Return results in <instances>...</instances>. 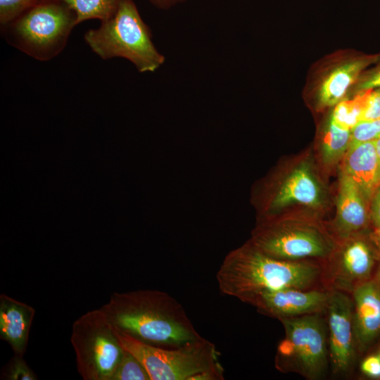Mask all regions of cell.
Returning <instances> with one entry per match:
<instances>
[{
	"mask_svg": "<svg viewBox=\"0 0 380 380\" xmlns=\"http://www.w3.org/2000/svg\"><path fill=\"white\" fill-rule=\"evenodd\" d=\"M369 220V203L355 182L342 172L336 205L338 232L349 238L365 229Z\"/></svg>",
	"mask_w": 380,
	"mask_h": 380,
	"instance_id": "obj_15",
	"label": "cell"
},
{
	"mask_svg": "<svg viewBox=\"0 0 380 380\" xmlns=\"http://www.w3.org/2000/svg\"><path fill=\"white\" fill-rule=\"evenodd\" d=\"M70 342L84 380L111 379L125 350L101 308L88 311L73 322Z\"/></svg>",
	"mask_w": 380,
	"mask_h": 380,
	"instance_id": "obj_6",
	"label": "cell"
},
{
	"mask_svg": "<svg viewBox=\"0 0 380 380\" xmlns=\"http://www.w3.org/2000/svg\"><path fill=\"white\" fill-rule=\"evenodd\" d=\"M84 39L91 51L103 60L125 58L140 72H154L165 61L132 0H125L114 15L102 21L98 28L88 30Z\"/></svg>",
	"mask_w": 380,
	"mask_h": 380,
	"instance_id": "obj_4",
	"label": "cell"
},
{
	"mask_svg": "<svg viewBox=\"0 0 380 380\" xmlns=\"http://www.w3.org/2000/svg\"><path fill=\"white\" fill-rule=\"evenodd\" d=\"M369 217L374 229L380 227V186L371 200Z\"/></svg>",
	"mask_w": 380,
	"mask_h": 380,
	"instance_id": "obj_28",
	"label": "cell"
},
{
	"mask_svg": "<svg viewBox=\"0 0 380 380\" xmlns=\"http://www.w3.org/2000/svg\"><path fill=\"white\" fill-rule=\"evenodd\" d=\"M321 273V267L316 264L277 259L248 241L226 255L216 278L222 293L253 305L268 292L286 288L307 289Z\"/></svg>",
	"mask_w": 380,
	"mask_h": 380,
	"instance_id": "obj_2",
	"label": "cell"
},
{
	"mask_svg": "<svg viewBox=\"0 0 380 380\" xmlns=\"http://www.w3.org/2000/svg\"><path fill=\"white\" fill-rule=\"evenodd\" d=\"M369 90L354 94L338 103L331 112L330 119L338 127L351 130L360 120L365 108Z\"/></svg>",
	"mask_w": 380,
	"mask_h": 380,
	"instance_id": "obj_20",
	"label": "cell"
},
{
	"mask_svg": "<svg viewBox=\"0 0 380 380\" xmlns=\"http://www.w3.org/2000/svg\"><path fill=\"white\" fill-rule=\"evenodd\" d=\"M379 61L377 65L362 74L351 91L354 94L380 88V58Z\"/></svg>",
	"mask_w": 380,
	"mask_h": 380,
	"instance_id": "obj_25",
	"label": "cell"
},
{
	"mask_svg": "<svg viewBox=\"0 0 380 380\" xmlns=\"http://www.w3.org/2000/svg\"><path fill=\"white\" fill-rule=\"evenodd\" d=\"M378 259L380 254L372 241L355 235L349 237L331 269L336 289L353 292L357 286L372 279Z\"/></svg>",
	"mask_w": 380,
	"mask_h": 380,
	"instance_id": "obj_11",
	"label": "cell"
},
{
	"mask_svg": "<svg viewBox=\"0 0 380 380\" xmlns=\"http://www.w3.org/2000/svg\"><path fill=\"white\" fill-rule=\"evenodd\" d=\"M249 242L267 255L289 261L325 258L334 248L332 240L321 227L298 220L263 222L253 232Z\"/></svg>",
	"mask_w": 380,
	"mask_h": 380,
	"instance_id": "obj_7",
	"label": "cell"
},
{
	"mask_svg": "<svg viewBox=\"0 0 380 380\" xmlns=\"http://www.w3.org/2000/svg\"><path fill=\"white\" fill-rule=\"evenodd\" d=\"M380 138V119L360 120L350 130V146L376 141Z\"/></svg>",
	"mask_w": 380,
	"mask_h": 380,
	"instance_id": "obj_23",
	"label": "cell"
},
{
	"mask_svg": "<svg viewBox=\"0 0 380 380\" xmlns=\"http://www.w3.org/2000/svg\"><path fill=\"white\" fill-rule=\"evenodd\" d=\"M328 312V348L333 372H347L355 357L357 348L353 327V303L343 291L329 293Z\"/></svg>",
	"mask_w": 380,
	"mask_h": 380,
	"instance_id": "obj_10",
	"label": "cell"
},
{
	"mask_svg": "<svg viewBox=\"0 0 380 380\" xmlns=\"http://www.w3.org/2000/svg\"><path fill=\"white\" fill-rule=\"evenodd\" d=\"M352 293L356 346L363 352L380 335V289L372 279L357 286Z\"/></svg>",
	"mask_w": 380,
	"mask_h": 380,
	"instance_id": "obj_14",
	"label": "cell"
},
{
	"mask_svg": "<svg viewBox=\"0 0 380 380\" xmlns=\"http://www.w3.org/2000/svg\"><path fill=\"white\" fill-rule=\"evenodd\" d=\"M376 150L379 158V177H380V138L375 141Z\"/></svg>",
	"mask_w": 380,
	"mask_h": 380,
	"instance_id": "obj_31",
	"label": "cell"
},
{
	"mask_svg": "<svg viewBox=\"0 0 380 380\" xmlns=\"http://www.w3.org/2000/svg\"><path fill=\"white\" fill-rule=\"evenodd\" d=\"M376 351L380 354V345H379V346L378 347Z\"/></svg>",
	"mask_w": 380,
	"mask_h": 380,
	"instance_id": "obj_33",
	"label": "cell"
},
{
	"mask_svg": "<svg viewBox=\"0 0 380 380\" xmlns=\"http://www.w3.org/2000/svg\"><path fill=\"white\" fill-rule=\"evenodd\" d=\"M374 279H375L378 286L380 289V262H379V266H378V268H377V270H376V277H375Z\"/></svg>",
	"mask_w": 380,
	"mask_h": 380,
	"instance_id": "obj_32",
	"label": "cell"
},
{
	"mask_svg": "<svg viewBox=\"0 0 380 380\" xmlns=\"http://www.w3.org/2000/svg\"><path fill=\"white\" fill-rule=\"evenodd\" d=\"M378 119H380V88L369 90L362 120Z\"/></svg>",
	"mask_w": 380,
	"mask_h": 380,
	"instance_id": "obj_26",
	"label": "cell"
},
{
	"mask_svg": "<svg viewBox=\"0 0 380 380\" xmlns=\"http://www.w3.org/2000/svg\"><path fill=\"white\" fill-rule=\"evenodd\" d=\"M101 308L115 328L153 346L177 347L202 337L183 307L161 291L114 292Z\"/></svg>",
	"mask_w": 380,
	"mask_h": 380,
	"instance_id": "obj_1",
	"label": "cell"
},
{
	"mask_svg": "<svg viewBox=\"0 0 380 380\" xmlns=\"http://www.w3.org/2000/svg\"><path fill=\"white\" fill-rule=\"evenodd\" d=\"M110 380H151V379L141 362L125 350Z\"/></svg>",
	"mask_w": 380,
	"mask_h": 380,
	"instance_id": "obj_21",
	"label": "cell"
},
{
	"mask_svg": "<svg viewBox=\"0 0 380 380\" xmlns=\"http://www.w3.org/2000/svg\"><path fill=\"white\" fill-rule=\"evenodd\" d=\"M329 293L286 288L258 297L252 305L260 312L279 319L319 313L327 305Z\"/></svg>",
	"mask_w": 380,
	"mask_h": 380,
	"instance_id": "obj_12",
	"label": "cell"
},
{
	"mask_svg": "<svg viewBox=\"0 0 380 380\" xmlns=\"http://www.w3.org/2000/svg\"><path fill=\"white\" fill-rule=\"evenodd\" d=\"M113 328L122 347L141 362L151 380L224 379L220 353L203 337L177 347L163 348Z\"/></svg>",
	"mask_w": 380,
	"mask_h": 380,
	"instance_id": "obj_3",
	"label": "cell"
},
{
	"mask_svg": "<svg viewBox=\"0 0 380 380\" xmlns=\"http://www.w3.org/2000/svg\"><path fill=\"white\" fill-rule=\"evenodd\" d=\"M350 143V130L336 126L329 118L322 138V158L328 165H334L343 158Z\"/></svg>",
	"mask_w": 380,
	"mask_h": 380,
	"instance_id": "obj_18",
	"label": "cell"
},
{
	"mask_svg": "<svg viewBox=\"0 0 380 380\" xmlns=\"http://www.w3.org/2000/svg\"><path fill=\"white\" fill-rule=\"evenodd\" d=\"M46 0H0V25H6Z\"/></svg>",
	"mask_w": 380,
	"mask_h": 380,
	"instance_id": "obj_22",
	"label": "cell"
},
{
	"mask_svg": "<svg viewBox=\"0 0 380 380\" xmlns=\"http://www.w3.org/2000/svg\"><path fill=\"white\" fill-rule=\"evenodd\" d=\"M6 379L8 380H36L37 375L23 359L22 356L15 355L10 360L4 372Z\"/></svg>",
	"mask_w": 380,
	"mask_h": 380,
	"instance_id": "obj_24",
	"label": "cell"
},
{
	"mask_svg": "<svg viewBox=\"0 0 380 380\" xmlns=\"http://www.w3.org/2000/svg\"><path fill=\"white\" fill-rule=\"evenodd\" d=\"M72 10L77 25L88 20L104 21L114 15L125 0H61Z\"/></svg>",
	"mask_w": 380,
	"mask_h": 380,
	"instance_id": "obj_19",
	"label": "cell"
},
{
	"mask_svg": "<svg viewBox=\"0 0 380 380\" xmlns=\"http://www.w3.org/2000/svg\"><path fill=\"white\" fill-rule=\"evenodd\" d=\"M35 310L6 294L0 295V336L15 355L23 357Z\"/></svg>",
	"mask_w": 380,
	"mask_h": 380,
	"instance_id": "obj_17",
	"label": "cell"
},
{
	"mask_svg": "<svg viewBox=\"0 0 380 380\" xmlns=\"http://www.w3.org/2000/svg\"><path fill=\"white\" fill-rule=\"evenodd\" d=\"M279 320L286 334L279 348L280 355L289 357L295 369L305 378H320L329 356L326 328L319 313Z\"/></svg>",
	"mask_w": 380,
	"mask_h": 380,
	"instance_id": "obj_8",
	"label": "cell"
},
{
	"mask_svg": "<svg viewBox=\"0 0 380 380\" xmlns=\"http://www.w3.org/2000/svg\"><path fill=\"white\" fill-rule=\"evenodd\" d=\"M342 172L357 185L369 203L380 186L379 158L375 141L349 146Z\"/></svg>",
	"mask_w": 380,
	"mask_h": 380,
	"instance_id": "obj_16",
	"label": "cell"
},
{
	"mask_svg": "<svg viewBox=\"0 0 380 380\" xmlns=\"http://www.w3.org/2000/svg\"><path fill=\"white\" fill-rule=\"evenodd\" d=\"M360 370L369 379H380V354L376 350L366 356L360 363Z\"/></svg>",
	"mask_w": 380,
	"mask_h": 380,
	"instance_id": "obj_27",
	"label": "cell"
},
{
	"mask_svg": "<svg viewBox=\"0 0 380 380\" xmlns=\"http://www.w3.org/2000/svg\"><path fill=\"white\" fill-rule=\"evenodd\" d=\"M77 25L75 13L61 0H46L1 25L5 41L27 56L48 61L61 53Z\"/></svg>",
	"mask_w": 380,
	"mask_h": 380,
	"instance_id": "obj_5",
	"label": "cell"
},
{
	"mask_svg": "<svg viewBox=\"0 0 380 380\" xmlns=\"http://www.w3.org/2000/svg\"><path fill=\"white\" fill-rule=\"evenodd\" d=\"M379 58V55L338 53L328 58L310 84L316 106L334 107L346 99L366 68Z\"/></svg>",
	"mask_w": 380,
	"mask_h": 380,
	"instance_id": "obj_9",
	"label": "cell"
},
{
	"mask_svg": "<svg viewBox=\"0 0 380 380\" xmlns=\"http://www.w3.org/2000/svg\"><path fill=\"white\" fill-rule=\"evenodd\" d=\"M154 5L160 7L165 8L172 4L176 0H149Z\"/></svg>",
	"mask_w": 380,
	"mask_h": 380,
	"instance_id": "obj_30",
	"label": "cell"
},
{
	"mask_svg": "<svg viewBox=\"0 0 380 380\" xmlns=\"http://www.w3.org/2000/svg\"><path fill=\"white\" fill-rule=\"evenodd\" d=\"M324 191L308 163L292 170L272 194L267 211L274 213L287 206L300 204L319 207L324 201Z\"/></svg>",
	"mask_w": 380,
	"mask_h": 380,
	"instance_id": "obj_13",
	"label": "cell"
},
{
	"mask_svg": "<svg viewBox=\"0 0 380 380\" xmlns=\"http://www.w3.org/2000/svg\"><path fill=\"white\" fill-rule=\"evenodd\" d=\"M370 238L380 254V227L374 229Z\"/></svg>",
	"mask_w": 380,
	"mask_h": 380,
	"instance_id": "obj_29",
	"label": "cell"
}]
</instances>
